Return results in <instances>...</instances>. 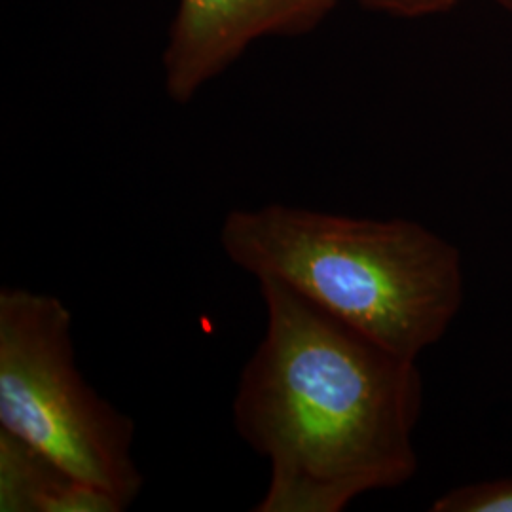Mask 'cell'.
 <instances>
[{"label":"cell","mask_w":512,"mask_h":512,"mask_svg":"<svg viewBox=\"0 0 512 512\" xmlns=\"http://www.w3.org/2000/svg\"><path fill=\"white\" fill-rule=\"evenodd\" d=\"M266 330L239 374L234 429L270 463L255 512H342L412 480L423 410L418 361L401 357L274 279Z\"/></svg>","instance_id":"obj_1"},{"label":"cell","mask_w":512,"mask_h":512,"mask_svg":"<svg viewBox=\"0 0 512 512\" xmlns=\"http://www.w3.org/2000/svg\"><path fill=\"white\" fill-rule=\"evenodd\" d=\"M228 260L274 279L349 329L418 361L465 300L458 247L416 220L368 219L270 203L220 224Z\"/></svg>","instance_id":"obj_2"},{"label":"cell","mask_w":512,"mask_h":512,"mask_svg":"<svg viewBox=\"0 0 512 512\" xmlns=\"http://www.w3.org/2000/svg\"><path fill=\"white\" fill-rule=\"evenodd\" d=\"M0 429L27 440L126 509L143 492L135 421L76 365L73 313L55 294L0 289Z\"/></svg>","instance_id":"obj_3"},{"label":"cell","mask_w":512,"mask_h":512,"mask_svg":"<svg viewBox=\"0 0 512 512\" xmlns=\"http://www.w3.org/2000/svg\"><path fill=\"white\" fill-rule=\"evenodd\" d=\"M336 0H181L164 52L165 92L190 103L256 40L313 31Z\"/></svg>","instance_id":"obj_4"},{"label":"cell","mask_w":512,"mask_h":512,"mask_svg":"<svg viewBox=\"0 0 512 512\" xmlns=\"http://www.w3.org/2000/svg\"><path fill=\"white\" fill-rule=\"evenodd\" d=\"M109 492L65 471L27 440L0 429V512H122Z\"/></svg>","instance_id":"obj_5"},{"label":"cell","mask_w":512,"mask_h":512,"mask_svg":"<svg viewBox=\"0 0 512 512\" xmlns=\"http://www.w3.org/2000/svg\"><path fill=\"white\" fill-rule=\"evenodd\" d=\"M433 512H512V475L459 486L440 495Z\"/></svg>","instance_id":"obj_6"},{"label":"cell","mask_w":512,"mask_h":512,"mask_svg":"<svg viewBox=\"0 0 512 512\" xmlns=\"http://www.w3.org/2000/svg\"><path fill=\"white\" fill-rule=\"evenodd\" d=\"M338 2V0H336ZM365 8L397 18H427L452 10L461 0H357Z\"/></svg>","instance_id":"obj_7"},{"label":"cell","mask_w":512,"mask_h":512,"mask_svg":"<svg viewBox=\"0 0 512 512\" xmlns=\"http://www.w3.org/2000/svg\"><path fill=\"white\" fill-rule=\"evenodd\" d=\"M497 4H501V6H505V8H509L512 10V0H494Z\"/></svg>","instance_id":"obj_8"}]
</instances>
